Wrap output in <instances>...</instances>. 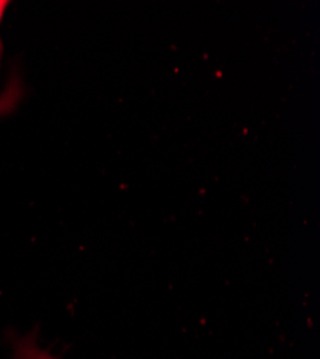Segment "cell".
<instances>
[{"mask_svg":"<svg viewBox=\"0 0 320 359\" xmlns=\"http://www.w3.org/2000/svg\"><path fill=\"white\" fill-rule=\"evenodd\" d=\"M20 97V93H19V86L16 83L11 85L6 91L4 93V95L0 97V115H5L8 114L13 107L15 104L18 102Z\"/></svg>","mask_w":320,"mask_h":359,"instance_id":"cell-1","label":"cell"},{"mask_svg":"<svg viewBox=\"0 0 320 359\" xmlns=\"http://www.w3.org/2000/svg\"><path fill=\"white\" fill-rule=\"evenodd\" d=\"M8 6H9V2H8V0H0V22H2L4 15H5L6 9H8Z\"/></svg>","mask_w":320,"mask_h":359,"instance_id":"cell-2","label":"cell"}]
</instances>
